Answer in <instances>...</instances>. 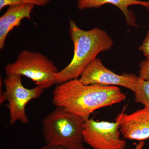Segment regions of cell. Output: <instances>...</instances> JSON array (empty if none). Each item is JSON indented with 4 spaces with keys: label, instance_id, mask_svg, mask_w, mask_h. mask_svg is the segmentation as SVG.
Segmentation results:
<instances>
[{
    "label": "cell",
    "instance_id": "5b68a950",
    "mask_svg": "<svg viewBox=\"0 0 149 149\" xmlns=\"http://www.w3.org/2000/svg\"><path fill=\"white\" fill-rule=\"evenodd\" d=\"M6 88L7 107L9 110L11 125L17 121L24 123L29 122L26 114V105L32 100L37 99L44 93V90L39 86L28 89L22 85L21 76L13 74L6 75L3 81Z\"/></svg>",
    "mask_w": 149,
    "mask_h": 149
},
{
    "label": "cell",
    "instance_id": "8992f818",
    "mask_svg": "<svg viewBox=\"0 0 149 149\" xmlns=\"http://www.w3.org/2000/svg\"><path fill=\"white\" fill-rule=\"evenodd\" d=\"M120 125L115 121L85 120L83 132L84 143L93 149H125L126 143L120 138Z\"/></svg>",
    "mask_w": 149,
    "mask_h": 149
},
{
    "label": "cell",
    "instance_id": "30bf717a",
    "mask_svg": "<svg viewBox=\"0 0 149 149\" xmlns=\"http://www.w3.org/2000/svg\"><path fill=\"white\" fill-rule=\"evenodd\" d=\"M77 6L80 10L98 8L106 4H111L117 7L123 13L126 22L130 26L138 28L136 18L128 8L133 5H140L149 8V1L140 0H77Z\"/></svg>",
    "mask_w": 149,
    "mask_h": 149
},
{
    "label": "cell",
    "instance_id": "9c48e42d",
    "mask_svg": "<svg viewBox=\"0 0 149 149\" xmlns=\"http://www.w3.org/2000/svg\"><path fill=\"white\" fill-rule=\"evenodd\" d=\"M35 6L30 4L14 5L9 7L0 17V49H3L7 37L15 27H19L25 18L31 20V14Z\"/></svg>",
    "mask_w": 149,
    "mask_h": 149
},
{
    "label": "cell",
    "instance_id": "4fadbf2b",
    "mask_svg": "<svg viewBox=\"0 0 149 149\" xmlns=\"http://www.w3.org/2000/svg\"><path fill=\"white\" fill-rule=\"evenodd\" d=\"M139 77L143 80H149V59L141 62L140 64Z\"/></svg>",
    "mask_w": 149,
    "mask_h": 149
},
{
    "label": "cell",
    "instance_id": "7c38bea8",
    "mask_svg": "<svg viewBox=\"0 0 149 149\" xmlns=\"http://www.w3.org/2000/svg\"><path fill=\"white\" fill-rule=\"evenodd\" d=\"M51 0H0V10L6 6L30 4L44 6L50 3Z\"/></svg>",
    "mask_w": 149,
    "mask_h": 149
},
{
    "label": "cell",
    "instance_id": "5bb4252c",
    "mask_svg": "<svg viewBox=\"0 0 149 149\" xmlns=\"http://www.w3.org/2000/svg\"><path fill=\"white\" fill-rule=\"evenodd\" d=\"M139 50L143 53L147 59H149V30L147 32L142 45L139 48Z\"/></svg>",
    "mask_w": 149,
    "mask_h": 149
},
{
    "label": "cell",
    "instance_id": "52a82bcc",
    "mask_svg": "<svg viewBox=\"0 0 149 149\" xmlns=\"http://www.w3.org/2000/svg\"><path fill=\"white\" fill-rule=\"evenodd\" d=\"M138 78L132 74H116L107 68L100 58H96L86 67L78 80L85 85L121 86L133 92Z\"/></svg>",
    "mask_w": 149,
    "mask_h": 149
},
{
    "label": "cell",
    "instance_id": "9a60e30c",
    "mask_svg": "<svg viewBox=\"0 0 149 149\" xmlns=\"http://www.w3.org/2000/svg\"><path fill=\"white\" fill-rule=\"evenodd\" d=\"M40 149H88L83 146L80 147H67L61 146H52L45 145Z\"/></svg>",
    "mask_w": 149,
    "mask_h": 149
},
{
    "label": "cell",
    "instance_id": "3957f363",
    "mask_svg": "<svg viewBox=\"0 0 149 149\" xmlns=\"http://www.w3.org/2000/svg\"><path fill=\"white\" fill-rule=\"evenodd\" d=\"M86 120L63 108L56 107L42 121V133L46 145L83 146V132Z\"/></svg>",
    "mask_w": 149,
    "mask_h": 149
},
{
    "label": "cell",
    "instance_id": "ba28073f",
    "mask_svg": "<svg viewBox=\"0 0 149 149\" xmlns=\"http://www.w3.org/2000/svg\"><path fill=\"white\" fill-rule=\"evenodd\" d=\"M116 121L119 123L124 139L140 141L149 139V107H144L130 114L122 112Z\"/></svg>",
    "mask_w": 149,
    "mask_h": 149
},
{
    "label": "cell",
    "instance_id": "277c9868",
    "mask_svg": "<svg viewBox=\"0 0 149 149\" xmlns=\"http://www.w3.org/2000/svg\"><path fill=\"white\" fill-rule=\"evenodd\" d=\"M5 71L6 75L25 76L45 90L55 84L54 74L58 71L47 56L28 50L22 51L15 61L7 65Z\"/></svg>",
    "mask_w": 149,
    "mask_h": 149
},
{
    "label": "cell",
    "instance_id": "2e32d148",
    "mask_svg": "<svg viewBox=\"0 0 149 149\" xmlns=\"http://www.w3.org/2000/svg\"><path fill=\"white\" fill-rule=\"evenodd\" d=\"M2 80L1 77L0 79V105L6 101V91H4L2 88Z\"/></svg>",
    "mask_w": 149,
    "mask_h": 149
},
{
    "label": "cell",
    "instance_id": "6da1fadb",
    "mask_svg": "<svg viewBox=\"0 0 149 149\" xmlns=\"http://www.w3.org/2000/svg\"><path fill=\"white\" fill-rule=\"evenodd\" d=\"M126 95L117 86L85 85L78 79L57 85L53 92V103L88 119L93 112L124 101Z\"/></svg>",
    "mask_w": 149,
    "mask_h": 149
},
{
    "label": "cell",
    "instance_id": "e0dca14e",
    "mask_svg": "<svg viewBox=\"0 0 149 149\" xmlns=\"http://www.w3.org/2000/svg\"><path fill=\"white\" fill-rule=\"evenodd\" d=\"M144 146V142L143 141H141L139 144L136 145L134 149H143Z\"/></svg>",
    "mask_w": 149,
    "mask_h": 149
},
{
    "label": "cell",
    "instance_id": "8fae6325",
    "mask_svg": "<svg viewBox=\"0 0 149 149\" xmlns=\"http://www.w3.org/2000/svg\"><path fill=\"white\" fill-rule=\"evenodd\" d=\"M133 93L136 102L149 107V80H143L139 76Z\"/></svg>",
    "mask_w": 149,
    "mask_h": 149
},
{
    "label": "cell",
    "instance_id": "7a4b0ae2",
    "mask_svg": "<svg viewBox=\"0 0 149 149\" xmlns=\"http://www.w3.org/2000/svg\"><path fill=\"white\" fill-rule=\"evenodd\" d=\"M69 25L70 35L74 45L73 57L68 65L54 74L56 85L78 79L99 54L109 50L113 45L111 38L103 29L95 27L83 30L72 19Z\"/></svg>",
    "mask_w": 149,
    "mask_h": 149
}]
</instances>
